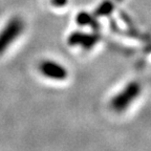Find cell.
I'll use <instances>...</instances> for the list:
<instances>
[{
	"label": "cell",
	"instance_id": "cell-1",
	"mask_svg": "<svg viewBox=\"0 0 151 151\" xmlns=\"http://www.w3.org/2000/svg\"><path fill=\"white\" fill-rule=\"evenodd\" d=\"M142 84L139 81H130L110 99L109 105L116 113H123L127 111L142 94Z\"/></svg>",
	"mask_w": 151,
	"mask_h": 151
},
{
	"label": "cell",
	"instance_id": "cell-2",
	"mask_svg": "<svg viewBox=\"0 0 151 151\" xmlns=\"http://www.w3.org/2000/svg\"><path fill=\"white\" fill-rule=\"evenodd\" d=\"M67 41L71 46H80L86 50H90L99 44L101 35L98 31H92L91 33L73 32L69 35Z\"/></svg>",
	"mask_w": 151,
	"mask_h": 151
},
{
	"label": "cell",
	"instance_id": "cell-3",
	"mask_svg": "<svg viewBox=\"0 0 151 151\" xmlns=\"http://www.w3.org/2000/svg\"><path fill=\"white\" fill-rule=\"evenodd\" d=\"M22 29H23V22L21 19L14 18L7 23L5 28L0 34V55L3 54L7 46H9L13 41L19 37Z\"/></svg>",
	"mask_w": 151,
	"mask_h": 151
},
{
	"label": "cell",
	"instance_id": "cell-4",
	"mask_svg": "<svg viewBox=\"0 0 151 151\" xmlns=\"http://www.w3.org/2000/svg\"><path fill=\"white\" fill-rule=\"evenodd\" d=\"M40 69H41V73L45 77L52 79V80L62 81V80H65L68 77L67 69L60 63H57V62L54 61L44 62L43 64H41Z\"/></svg>",
	"mask_w": 151,
	"mask_h": 151
},
{
	"label": "cell",
	"instance_id": "cell-5",
	"mask_svg": "<svg viewBox=\"0 0 151 151\" xmlns=\"http://www.w3.org/2000/svg\"><path fill=\"white\" fill-rule=\"evenodd\" d=\"M76 21L80 26H88L92 31H99L100 28L99 18L94 16L93 13L80 12L76 17Z\"/></svg>",
	"mask_w": 151,
	"mask_h": 151
},
{
	"label": "cell",
	"instance_id": "cell-6",
	"mask_svg": "<svg viewBox=\"0 0 151 151\" xmlns=\"http://www.w3.org/2000/svg\"><path fill=\"white\" fill-rule=\"evenodd\" d=\"M116 9V4L111 0H104L96 7L93 15L97 18H104V17H110Z\"/></svg>",
	"mask_w": 151,
	"mask_h": 151
},
{
	"label": "cell",
	"instance_id": "cell-7",
	"mask_svg": "<svg viewBox=\"0 0 151 151\" xmlns=\"http://www.w3.org/2000/svg\"><path fill=\"white\" fill-rule=\"evenodd\" d=\"M67 2H68V0H52V3H54V5H56V6H64V5L67 4Z\"/></svg>",
	"mask_w": 151,
	"mask_h": 151
}]
</instances>
